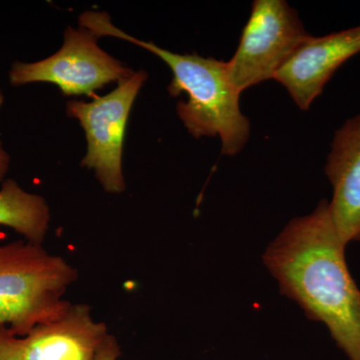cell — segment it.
I'll list each match as a JSON object with an SVG mask.
<instances>
[{
    "instance_id": "6da1fadb",
    "label": "cell",
    "mask_w": 360,
    "mask_h": 360,
    "mask_svg": "<svg viewBox=\"0 0 360 360\" xmlns=\"http://www.w3.org/2000/svg\"><path fill=\"white\" fill-rule=\"evenodd\" d=\"M329 201L288 224L267 246L262 260L281 295L322 322L349 360H360V290L345 259Z\"/></svg>"
},
{
    "instance_id": "7a4b0ae2",
    "label": "cell",
    "mask_w": 360,
    "mask_h": 360,
    "mask_svg": "<svg viewBox=\"0 0 360 360\" xmlns=\"http://www.w3.org/2000/svg\"><path fill=\"white\" fill-rule=\"evenodd\" d=\"M78 23L98 39L125 40L162 59L174 73L168 94L179 96L186 92L188 96L176 105L177 115L187 131L195 139L219 135L224 155L234 156L243 150L250 139V122L241 112V92L232 84L227 63L196 53H174L153 42L135 39L116 27L110 14L104 11H84Z\"/></svg>"
},
{
    "instance_id": "3957f363",
    "label": "cell",
    "mask_w": 360,
    "mask_h": 360,
    "mask_svg": "<svg viewBox=\"0 0 360 360\" xmlns=\"http://www.w3.org/2000/svg\"><path fill=\"white\" fill-rule=\"evenodd\" d=\"M78 279L75 267L27 240L0 245V326L25 338L65 314L66 290Z\"/></svg>"
},
{
    "instance_id": "277c9868",
    "label": "cell",
    "mask_w": 360,
    "mask_h": 360,
    "mask_svg": "<svg viewBox=\"0 0 360 360\" xmlns=\"http://www.w3.org/2000/svg\"><path fill=\"white\" fill-rule=\"evenodd\" d=\"M309 37L297 11L283 0H255L236 53L227 61L239 92L274 79L293 52Z\"/></svg>"
},
{
    "instance_id": "5b68a950",
    "label": "cell",
    "mask_w": 360,
    "mask_h": 360,
    "mask_svg": "<svg viewBox=\"0 0 360 360\" xmlns=\"http://www.w3.org/2000/svg\"><path fill=\"white\" fill-rule=\"evenodd\" d=\"M148 79L144 70L118 84L110 94L94 101H70L66 113L82 124L87 150L82 167L94 170L99 184L110 193L125 191L122 151L130 111L141 87Z\"/></svg>"
},
{
    "instance_id": "8992f818",
    "label": "cell",
    "mask_w": 360,
    "mask_h": 360,
    "mask_svg": "<svg viewBox=\"0 0 360 360\" xmlns=\"http://www.w3.org/2000/svg\"><path fill=\"white\" fill-rule=\"evenodd\" d=\"M94 33L68 26L63 44L49 58L35 63L14 61L9 82L21 86L35 82L58 85L66 96H94L96 90L131 77L135 71L101 49Z\"/></svg>"
},
{
    "instance_id": "52a82bcc",
    "label": "cell",
    "mask_w": 360,
    "mask_h": 360,
    "mask_svg": "<svg viewBox=\"0 0 360 360\" xmlns=\"http://www.w3.org/2000/svg\"><path fill=\"white\" fill-rule=\"evenodd\" d=\"M360 52V25L324 37H309L293 52L274 79L296 105L307 110L335 71Z\"/></svg>"
},
{
    "instance_id": "ba28073f",
    "label": "cell",
    "mask_w": 360,
    "mask_h": 360,
    "mask_svg": "<svg viewBox=\"0 0 360 360\" xmlns=\"http://www.w3.org/2000/svg\"><path fill=\"white\" fill-rule=\"evenodd\" d=\"M333 188L329 210L341 240L360 241V113L336 130L326 168Z\"/></svg>"
},
{
    "instance_id": "9c48e42d",
    "label": "cell",
    "mask_w": 360,
    "mask_h": 360,
    "mask_svg": "<svg viewBox=\"0 0 360 360\" xmlns=\"http://www.w3.org/2000/svg\"><path fill=\"white\" fill-rule=\"evenodd\" d=\"M108 335L105 323L94 321L89 305L71 303L60 317L21 338L23 360H94Z\"/></svg>"
},
{
    "instance_id": "30bf717a",
    "label": "cell",
    "mask_w": 360,
    "mask_h": 360,
    "mask_svg": "<svg viewBox=\"0 0 360 360\" xmlns=\"http://www.w3.org/2000/svg\"><path fill=\"white\" fill-rule=\"evenodd\" d=\"M51 219V210L44 198L25 191L15 180L2 182L0 225L13 229L30 243L42 245Z\"/></svg>"
},
{
    "instance_id": "8fae6325",
    "label": "cell",
    "mask_w": 360,
    "mask_h": 360,
    "mask_svg": "<svg viewBox=\"0 0 360 360\" xmlns=\"http://www.w3.org/2000/svg\"><path fill=\"white\" fill-rule=\"evenodd\" d=\"M0 360H23L21 338L0 326Z\"/></svg>"
},
{
    "instance_id": "7c38bea8",
    "label": "cell",
    "mask_w": 360,
    "mask_h": 360,
    "mask_svg": "<svg viewBox=\"0 0 360 360\" xmlns=\"http://www.w3.org/2000/svg\"><path fill=\"white\" fill-rule=\"evenodd\" d=\"M122 350H120V343L115 336L108 335L97 350L94 360H117Z\"/></svg>"
},
{
    "instance_id": "4fadbf2b",
    "label": "cell",
    "mask_w": 360,
    "mask_h": 360,
    "mask_svg": "<svg viewBox=\"0 0 360 360\" xmlns=\"http://www.w3.org/2000/svg\"><path fill=\"white\" fill-rule=\"evenodd\" d=\"M9 165H11V156L0 141V182H4L6 180L7 172H8Z\"/></svg>"
},
{
    "instance_id": "5bb4252c",
    "label": "cell",
    "mask_w": 360,
    "mask_h": 360,
    "mask_svg": "<svg viewBox=\"0 0 360 360\" xmlns=\"http://www.w3.org/2000/svg\"><path fill=\"white\" fill-rule=\"evenodd\" d=\"M4 103V96L2 94L1 89H0V108H1L2 104Z\"/></svg>"
}]
</instances>
